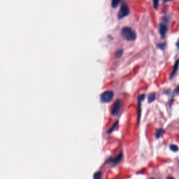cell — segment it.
<instances>
[{
    "instance_id": "15",
    "label": "cell",
    "mask_w": 179,
    "mask_h": 179,
    "mask_svg": "<svg viewBox=\"0 0 179 179\" xmlns=\"http://www.w3.org/2000/svg\"><path fill=\"white\" fill-rule=\"evenodd\" d=\"M123 52V51L122 49H120V50H118V51L116 52V54H115L116 57V58L120 57L122 55Z\"/></svg>"
},
{
    "instance_id": "10",
    "label": "cell",
    "mask_w": 179,
    "mask_h": 179,
    "mask_svg": "<svg viewBox=\"0 0 179 179\" xmlns=\"http://www.w3.org/2000/svg\"><path fill=\"white\" fill-rule=\"evenodd\" d=\"M170 149H171V150L173 151V152H177L178 151V147L177 145L172 144L170 146Z\"/></svg>"
},
{
    "instance_id": "8",
    "label": "cell",
    "mask_w": 179,
    "mask_h": 179,
    "mask_svg": "<svg viewBox=\"0 0 179 179\" xmlns=\"http://www.w3.org/2000/svg\"><path fill=\"white\" fill-rule=\"evenodd\" d=\"M156 99V94L155 93H151L148 96V102L152 103L155 101Z\"/></svg>"
},
{
    "instance_id": "1",
    "label": "cell",
    "mask_w": 179,
    "mask_h": 179,
    "mask_svg": "<svg viewBox=\"0 0 179 179\" xmlns=\"http://www.w3.org/2000/svg\"><path fill=\"white\" fill-rule=\"evenodd\" d=\"M121 34L123 37L128 41H133L137 37L135 32L131 28L129 27L123 28L121 31Z\"/></svg>"
},
{
    "instance_id": "2",
    "label": "cell",
    "mask_w": 179,
    "mask_h": 179,
    "mask_svg": "<svg viewBox=\"0 0 179 179\" xmlns=\"http://www.w3.org/2000/svg\"><path fill=\"white\" fill-rule=\"evenodd\" d=\"M114 95V94L112 91H106L101 94L100 96L101 101L102 103H109L112 100Z\"/></svg>"
},
{
    "instance_id": "6",
    "label": "cell",
    "mask_w": 179,
    "mask_h": 179,
    "mask_svg": "<svg viewBox=\"0 0 179 179\" xmlns=\"http://www.w3.org/2000/svg\"><path fill=\"white\" fill-rule=\"evenodd\" d=\"M178 67H179V59L177 60L175 62V64H174V68H173V70L172 72L171 73V76H170V79H172L173 78V77L174 76V75L175 74L176 71L178 70Z\"/></svg>"
},
{
    "instance_id": "3",
    "label": "cell",
    "mask_w": 179,
    "mask_h": 179,
    "mask_svg": "<svg viewBox=\"0 0 179 179\" xmlns=\"http://www.w3.org/2000/svg\"><path fill=\"white\" fill-rule=\"evenodd\" d=\"M129 14V9L128 6L125 3L123 4L118 11V13L117 14L118 19H122L125 17L126 16H128Z\"/></svg>"
},
{
    "instance_id": "7",
    "label": "cell",
    "mask_w": 179,
    "mask_h": 179,
    "mask_svg": "<svg viewBox=\"0 0 179 179\" xmlns=\"http://www.w3.org/2000/svg\"><path fill=\"white\" fill-rule=\"evenodd\" d=\"M145 94H142L138 98V106H139V117H138V119L139 120L140 119V113H141V109H140V102L145 99Z\"/></svg>"
},
{
    "instance_id": "11",
    "label": "cell",
    "mask_w": 179,
    "mask_h": 179,
    "mask_svg": "<svg viewBox=\"0 0 179 179\" xmlns=\"http://www.w3.org/2000/svg\"><path fill=\"white\" fill-rule=\"evenodd\" d=\"M119 1H120V0H112V7L113 8H116L119 3Z\"/></svg>"
},
{
    "instance_id": "17",
    "label": "cell",
    "mask_w": 179,
    "mask_h": 179,
    "mask_svg": "<svg viewBox=\"0 0 179 179\" xmlns=\"http://www.w3.org/2000/svg\"><path fill=\"white\" fill-rule=\"evenodd\" d=\"M117 125V122H116V123H115V124H114V125H113V126L109 130V132H112L113 130H114V128H115L116 127V126Z\"/></svg>"
},
{
    "instance_id": "13",
    "label": "cell",
    "mask_w": 179,
    "mask_h": 179,
    "mask_svg": "<svg viewBox=\"0 0 179 179\" xmlns=\"http://www.w3.org/2000/svg\"><path fill=\"white\" fill-rule=\"evenodd\" d=\"M153 6L154 9L157 10L159 7V0H153Z\"/></svg>"
},
{
    "instance_id": "5",
    "label": "cell",
    "mask_w": 179,
    "mask_h": 179,
    "mask_svg": "<svg viewBox=\"0 0 179 179\" xmlns=\"http://www.w3.org/2000/svg\"><path fill=\"white\" fill-rule=\"evenodd\" d=\"M159 31L161 37L165 38L168 31V26L165 24H160L159 26Z\"/></svg>"
},
{
    "instance_id": "19",
    "label": "cell",
    "mask_w": 179,
    "mask_h": 179,
    "mask_svg": "<svg viewBox=\"0 0 179 179\" xmlns=\"http://www.w3.org/2000/svg\"><path fill=\"white\" fill-rule=\"evenodd\" d=\"M176 45H177V46L179 48V40L178 41V42H177V43H176Z\"/></svg>"
},
{
    "instance_id": "18",
    "label": "cell",
    "mask_w": 179,
    "mask_h": 179,
    "mask_svg": "<svg viewBox=\"0 0 179 179\" xmlns=\"http://www.w3.org/2000/svg\"><path fill=\"white\" fill-rule=\"evenodd\" d=\"M170 1H172V0H163L164 2H169Z\"/></svg>"
},
{
    "instance_id": "14",
    "label": "cell",
    "mask_w": 179,
    "mask_h": 179,
    "mask_svg": "<svg viewBox=\"0 0 179 179\" xmlns=\"http://www.w3.org/2000/svg\"><path fill=\"white\" fill-rule=\"evenodd\" d=\"M102 178V173L101 172H97L94 174L93 178L94 179H101Z\"/></svg>"
},
{
    "instance_id": "20",
    "label": "cell",
    "mask_w": 179,
    "mask_h": 179,
    "mask_svg": "<svg viewBox=\"0 0 179 179\" xmlns=\"http://www.w3.org/2000/svg\"><path fill=\"white\" fill-rule=\"evenodd\" d=\"M167 179H174V178L173 177H168L167 178Z\"/></svg>"
},
{
    "instance_id": "12",
    "label": "cell",
    "mask_w": 179,
    "mask_h": 179,
    "mask_svg": "<svg viewBox=\"0 0 179 179\" xmlns=\"http://www.w3.org/2000/svg\"><path fill=\"white\" fill-rule=\"evenodd\" d=\"M122 158H123V154H122V153H121L118 155V156L117 157V158L114 160V162L116 163H118L122 160Z\"/></svg>"
},
{
    "instance_id": "4",
    "label": "cell",
    "mask_w": 179,
    "mask_h": 179,
    "mask_svg": "<svg viewBox=\"0 0 179 179\" xmlns=\"http://www.w3.org/2000/svg\"><path fill=\"white\" fill-rule=\"evenodd\" d=\"M122 101L121 100H117L114 103L112 108L111 114L113 116H117L120 112L122 106Z\"/></svg>"
},
{
    "instance_id": "16",
    "label": "cell",
    "mask_w": 179,
    "mask_h": 179,
    "mask_svg": "<svg viewBox=\"0 0 179 179\" xmlns=\"http://www.w3.org/2000/svg\"><path fill=\"white\" fill-rule=\"evenodd\" d=\"M166 46V44L165 43H159L158 44V47L159 48L161 49H164L165 48Z\"/></svg>"
},
{
    "instance_id": "9",
    "label": "cell",
    "mask_w": 179,
    "mask_h": 179,
    "mask_svg": "<svg viewBox=\"0 0 179 179\" xmlns=\"http://www.w3.org/2000/svg\"><path fill=\"white\" fill-rule=\"evenodd\" d=\"M164 133V130L162 129H158L156 133V137L157 138H159Z\"/></svg>"
},
{
    "instance_id": "21",
    "label": "cell",
    "mask_w": 179,
    "mask_h": 179,
    "mask_svg": "<svg viewBox=\"0 0 179 179\" xmlns=\"http://www.w3.org/2000/svg\"><path fill=\"white\" fill-rule=\"evenodd\" d=\"M150 179H154V178H150Z\"/></svg>"
}]
</instances>
